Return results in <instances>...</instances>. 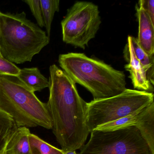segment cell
Segmentation results:
<instances>
[{"instance_id":"obj_16","label":"cell","mask_w":154,"mask_h":154,"mask_svg":"<svg viewBox=\"0 0 154 154\" xmlns=\"http://www.w3.org/2000/svg\"><path fill=\"white\" fill-rule=\"evenodd\" d=\"M29 141L31 154H64L63 149L52 146L35 134H29Z\"/></svg>"},{"instance_id":"obj_18","label":"cell","mask_w":154,"mask_h":154,"mask_svg":"<svg viewBox=\"0 0 154 154\" xmlns=\"http://www.w3.org/2000/svg\"><path fill=\"white\" fill-rule=\"evenodd\" d=\"M20 69L15 64L0 57V77L4 76H18Z\"/></svg>"},{"instance_id":"obj_12","label":"cell","mask_w":154,"mask_h":154,"mask_svg":"<svg viewBox=\"0 0 154 154\" xmlns=\"http://www.w3.org/2000/svg\"><path fill=\"white\" fill-rule=\"evenodd\" d=\"M30 133L27 128H18L7 143L6 154H31L29 141Z\"/></svg>"},{"instance_id":"obj_21","label":"cell","mask_w":154,"mask_h":154,"mask_svg":"<svg viewBox=\"0 0 154 154\" xmlns=\"http://www.w3.org/2000/svg\"><path fill=\"white\" fill-rule=\"evenodd\" d=\"M64 154H77L75 150H69L64 151Z\"/></svg>"},{"instance_id":"obj_10","label":"cell","mask_w":154,"mask_h":154,"mask_svg":"<svg viewBox=\"0 0 154 154\" xmlns=\"http://www.w3.org/2000/svg\"><path fill=\"white\" fill-rule=\"evenodd\" d=\"M134 126L139 130L154 152V102L138 112Z\"/></svg>"},{"instance_id":"obj_5","label":"cell","mask_w":154,"mask_h":154,"mask_svg":"<svg viewBox=\"0 0 154 154\" xmlns=\"http://www.w3.org/2000/svg\"><path fill=\"white\" fill-rule=\"evenodd\" d=\"M154 102L153 93L126 89L120 94L87 103L86 125L89 132L109 122L139 112Z\"/></svg>"},{"instance_id":"obj_3","label":"cell","mask_w":154,"mask_h":154,"mask_svg":"<svg viewBox=\"0 0 154 154\" xmlns=\"http://www.w3.org/2000/svg\"><path fill=\"white\" fill-rule=\"evenodd\" d=\"M50 42V37L25 12L12 14L0 11V54L11 63L31 62Z\"/></svg>"},{"instance_id":"obj_15","label":"cell","mask_w":154,"mask_h":154,"mask_svg":"<svg viewBox=\"0 0 154 154\" xmlns=\"http://www.w3.org/2000/svg\"><path fill=\"white\" fill-rule=\"evenodd\" d=\"M42 15L46 34L50 37L54 16L60 9L59 0H40Z\"/></svg>"},{"instance_id":"obj_7","label":"cell","mask_w":154,"mask_h":154,"mask_svg":"<svg viewBox=\"0 0 154 154\" xmlns=\"http://www.w3.org/2000/svg\"><path fill=\"white\" fill-rule=\"evenodd\" d=\"M61 24L63 41L85 49L100 29L101 18L99 7L90 2H76L68 9Z\"/></svg>"},{"instance_id":"obj_22","label":"cell","mask_w":154,"mask_h":154,"mask_svg":"<svg viewBox=\"0 0 154 154\" xmlns=\"http://www.w3.org/2000/svg\"><path fill=\"white\" fill-rule=\"evenodd\" d=\"M1 154H6V153H5V149H4V150L2 151V152L1 153Z\"/></svg>"},{"instance_id":"obj_19","label":"cell","mask_w":154,"mask_h":154,"mask_svg":"<svg viewBox=\"0 0 154 154\" xmlns=\"http://www.w3.org/2000/svg\"><path fill=\"white\" fill-rule=\"evenodd\" d=\"M24 2L30 8L31 12L37 22L38 26L39 27H44L45 24L42 15L40 0H26L24 1Z\"/></svg>"},{"instance_id":"obj_2","label":"cell","mask_w":154,"mask_h":154,"mask_svg":"<svg viewBox=\"0 0 154 154\" xmlns=\"http://www.w3.org/2000/svg\"><path fill=\"white\" fill-rule=\"evenodd\" d=\"M62 70L75 83L88 90L94 100L115 96L126 88V75L100 60L83 53H70L59 56Z\"/></svg>"},{"instance_id":"obj_1","label":"cell","mask_w":154,"mask_h":154,"mask_svg":"<svg viewBox=\"0 0 154 154\" xmlns=\"http://www.w3.org/2000/svg\"><path fill=\"white\" fill-rule=\"evenodd\" d=\"M49 97L47 103L53 133L64 151L80 149L90 132L86 125L87 103L76 84L55 64L49 67Z\"/></svg>"},{"instance_id":"obj_6","label":"cell","mask_w":154,"mask_h":154,"mask_svg":"<svg viewBox=\"0 0 154 154\" xmlns=\"http://www.w3.org/2000/svg\"><path fill=\"white\" fill-rule=\"evenodd\" d=\"M79 154H154L139 130L130 126L111 131L94 130Z\"/></svg>"},{"instance_id":"obj_8","label":"cell","mask_w":154,"mask_h":154,"mask_svg":"<svg viewBox=\"0 0 154 154\" xmlns=\"http://www.w3.org/2000/svg\"><path fill=\"white\" fill-rule=\"evenodd\" d=\"M124 55L125 59L128 62L124 67L125 70L130 73L129 77L134 89L138 91L153 93L154 85L148 80L144 68L135 55L130 36L128 37L127 43L124 48Z\"/></svg>"},{"instance_id":"obj_13","label":"cell","mask_w":154,"mask_h":154,"mask_svg":"<svg viewBox=\"0 0 154 154\" xmlns=\"http://www.w3.org/2000/svg\"><path fill=\"white\" fill-rule=\"evenodd\" d=\"M130 39L136 57L144 68L148 80L154 85V56H149L140 46L137 38L130 36Z\"/></svg>"},{"instance_id":"obj_9","label":"cell","mask_w":154,"mask_h":154,"mask_svg":"<svg viewBox=\"0 0 154 154\" xmlns=\"http://www.w3.org/2000/svg\"><path fill=\"white\" fill-rule=\"evenodd\" d=\"M136 9L139 25L138 44L149 56H154V24L141 7L137 4Z\"/></svg>"},{"instance_id":"obj_17","label":"cell","mask_w":154,"mask_h":154,"mask_svg":"<svg viewBox=\"0 0 154 154\" xmlns=\"http://www.w3.org/2000/svg\"><path fill=\"white\" fill-rule=\"evenodd\" d=\"M138 112L128 115L112 122L106 123L100 126L96 129L100 130L111 131L119 129L128 126H134L136 122L137 115Z\"/></svg>"},{"instance_id":"obj_23","label":"cell","mask_w":154,"mask_h":154,"mask_svg":"<svg viewBox=\"0 0 154 154\" xmlns=\"http://www.w3.org/2000/svg\"><path fill=\"white\" fill-rule=\"evenodd\" d=\"M0 57H2L1 54H0Z\"/></svg>"},{"instance_id":"obj_14","label":"cell","mask_w":154,"mask_h":154,"mask_svg":"<svg viewBox=\"0 0 154 154\" xmlns=\"http://www.w3.org/2000/svg\"><path fill=\"white\" fill-rule=\"evenodd\" d=\"M17 128L11 117L0 109V154L4 150L9 140Z\"/></svg>"},{"instance_id":"obj_4","label":"cell","mask_w":154,"mask_h":154,"mask_svg":"<svg viewBox=\"0 0 154 154\" xmlns=\"http://www.w3.org/2000/svg\"><path fill=\"white\" fill-rule=\"evenodd\" d=\"M0 109L11 117L18 128H52L47 103L16 77H0Z\"/></svg>"},{"instance_id":"obj_20","label":"cell","mask_w":154,"mask_h":154,"mask_svg":"<svg viewBox=\"0 0 154 154\" xmlns=\"http://www.w3.org/2000/svg\"><path fill=\"white\" fill-rule=\"evenodd\" d=\"M137 5L144 10L154 24V0H140L138 2Z\"/></svg>"},{"instance_id":"obj_11","label":"cell","mask_w":154,"mask_h":154,"mask_svg":"<svg viewBox=\"0 0 154 154\" xmlns=\"http://www.w3.org/2000/svg\"><path fill=\"white\" fill-rule=\"evenodd\" d=\"M17 78L28 89L35 93L49 87V81L37 67L20 69Z\"/></svg>"}]
</instances>
